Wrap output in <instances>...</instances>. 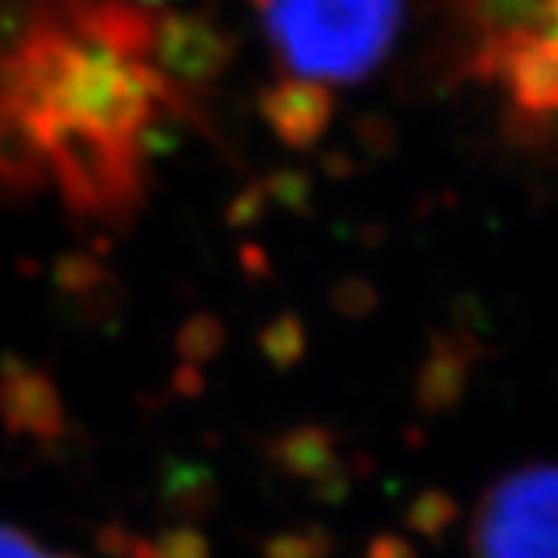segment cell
Instances as JSON below:
<instances>
[{"instance_id":"obj_12","label":"cell","mask_w":558,"mask_h":558,"mask_svg":"<svg viewBox=\"0 0 558 558\" xmlns=\"http://www.w3.org/2000/svg\"><path fill=\"white\" fill-rule=\"evenodd\" d=\"M264 348H267V357L274 360V363H279V366H286V363L299 360L301 332L292 323H282V326H277V329L264 339Z\"/></svg>"},{"instance_id":"obj_2","label":"cell","mask_w":558,"mask_h":558,"mask_svg":"<svg viewBox=\"0 0 558 558\" xmlns=\"http://www.w3.org/2000/svg\"><path fill=\"white\" fill-rule=\"evenodd\" d=\"M264 32L289 87H351L395 47L403 0H260Z\"/></svg>"},{"instance_id":"obj_11","label":"cell","mask_w":558,"mask_h":558,"mask_svg":"<svg viewBox=\"0 0 558 558\" xmlns=\"http://www.w3.org/2000/svg\"><path fill=\"white\" fill-rule=\"evenodd\" d=\"M0 558H81L75 553H57L50 546H44L40 539L25 534L22 527L13 524H0Z\"/></svg>"},{"instance_id":"obj_14","label":"cell","mask_w":558,"mask_h":558,"mask_svg":"<svg viewBox=\"0 0 558 558\" xmlns=\"http://www.w3.org/2000/svg\"><path fill=\"white\" fill-rule=\"evenodd\" d=\"M215 344H218V332H215L208 323H199V326H193V329H190L186 351H190L193 357H208V354L215 351Z\"/></svg>"},{"instance_id":"obj_8","label":"cell","mask_w":558,"mask_h":558,"mask_svg":"<svg viewBox=\"0 0 558 558\" xmlns=\"http://www.w3.org/2000/svg\"><path fill=\"white\" fill-rule=\"evenodd\" d=\"M465 385H469V354H462L459 348H450V344H438L435 357L428 360L418 373V410L428 416H444V413L457 410L459 400L465 395Z\"/></svg>"},{"instance_id":"obj_4","label":"cell","mask_w":558,"mask_h":558,"mask_svg":"<svg viewBox=\"0 0 558 558\" xmlns=\"http://www.w3.org/2000/svg\"><path fill=\"white\" fill-rule=\"evenodd\" d=\"M264 459L317 502H341L351 494V465L341 457L339 435L326 425H295L279 432L264 440Z\"/></svg>"},{"instance_id":"obj_6","label":"cell","mask_w":558,"mask_h":558,"mask_svg":"<svg viewBox=\"0 0 558 558\" xmlns=\"http://www.w3.org/2000/svg\"><path fill=\"white\" fill-rule=\"evenodd\" d=\"M97 546L109 558H211V543L193 524H174L146 537L119 521L97 534Z\"/></svg>"},{"instance_id":"obj_7","label":"cell","mask_w":558,"mask_h":558,"mask_svg":"<svg viewBox=\"0 0 558 558\" xmlns=\"http://www.w3.org/2000/svg\"><path fill=\"white\" fill-rule=\"evenodd\" d=\"M165 515L180 524H193L215 512L218 506V478L202 462H168L161 472L159 490Z\"/></svg>"},{"instance_id":"obj_9","label":"cell","mask_w":558,"mask_h":558,"mask_svg":"<svg viewBox=\"0 0 558 558\" xmlns=\"http://www.w3.org/2000/svg\"><path fill=\"white\" fill-rule=\"evenodd\" d=\"M403 521H407V527L413 534H418V537L440 543L459 521V502L447 490H440V487H425L407 506Z\"/></svg>"},{"instance_id":"obj_5","label":"cell","mask_w":558,"mask_h":558,"mask_svg":"<svg viewBox=\"0 0 558 558\" xmlns=\"http://www.w3.org/2000/svg\"><path fill=\"white\" fill-rule=\"evenodd\" d=\"M0 422L10 438L60 440L65 435V407L53 379L22 360H7L0 366Z\"/></svg>"},{"instance_id":"obj_10","label":"cell","mask_w":558,"mask_h":558,"mask_svg":"<svg viewBox=\"0 0 558 558\" xmlns=\"http://www.w3.org/2000/svg\"><path fill=\"white\" fill-rule=\"evenodd\" d=\"M258 549L260 558H329L336 549V539L323 524H304L264 537Z\"/></svg>"},{"instance_id":"obj_3","label":"cell","mask_w":558,"mask_h":558,"mask_svg":"<svg viewBox=\"0 0 558 558\" xmlns=\"http://www.w3.org/2000/svg\"><path fill=\"white\" fill-rule=\"evenodd\" d=\"M556 497L553 462H524L499 475L472 519V558H556Z\"/></svg>"},{"instance_id":"obj_1","label":"cell","mask_w":558,"mask_h":558,"mask_svg":"<svg viewBox=\"0 0 558 558\" xmlns=\"http://www.w3.org/2000/svg\"><path fill=\"white\" fill-rule=\"evenodd\" d=\"M109 0H60L13 47L0 75V171L50 183L78 211L137 202L143 165L174 109L178 35Z\"/></svg>"},{"instance_id":"obj_15","label":"cell","mask_w":558,"mask_h":558,"mask_svg":"<svg viewBox=\"0 0 558 558\" xmlns=\"http://www.w3.org/2000/svg\"><path fill=\"white\" fill-rule=\"evenodd\" d=\"M146 3H159V0H146Z\"/></svg>"},{"instance_id":"obj_13","label":"cell","mask_w":558,"mask_h":558,"mask_svg":"<svg viewBox=\"0 0 558 558\" xmlns=\"http://www.w3.org/2000/svg\"><path fill=\"white\" fill-rule=\"evenodd\" d=\"M363 558H418V553L413 549V543L400 534H379L369 539Z\"/></svg>"}]
</instances>
